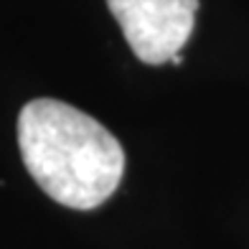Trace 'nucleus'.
<instances>
[{
    "label": "nucleus",
    "instance_id": "obj_1",
    "mask_svg": "<svg viewBox=\"0 0 249 249\" xmlns=\"http://www.w3.org/2000/svg\"><path fill=\"white\" fill-rule=\"evenodd\" d=\"M26 171L61 206L89 211L117 191L124 150L105 124L66 102L41 97L18 115Z\"/></svg>",
    "mask_w": 249,
    "mask_h": 249
},
{
    "label": "nucleus",
    "instance_id": "obj_2",
    "mask_svg": "<svg viewBox=\"0 0 249 249\" xmlns=\"http://www.w3.org/2000/svg\"><path fill=\"white\" fill-rule=\"evenodd\" d=\"M132 53L142 64H168L196 26L198 0H107Z\"/></svg>",
    "mask_w": 249,
    "mask_h": 249
},
{
    "label": "nucleus",
    "instance_id": "obj_3",
    "mask_svg": "<svg viewBox=\"0 0 249 249\" xmlns=\"http://www.w3.org/2000/svg\"><path fill=\"white\" fill-rule=\"evenodd\" d=\"M171 64H176V66H178V64H183V56H180V53H176L173 59H171Z\"/></svg>",
    "mask_w": 249,
    "mask_h": 249
}]
</instances>
